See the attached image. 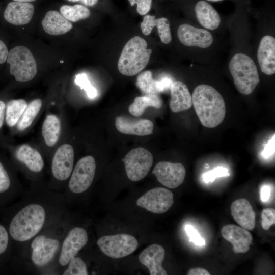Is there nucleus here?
Wrapping results in <instances>:
<instances>
[{
	"label": "nucleus",
	"instance_id": "obj_1",
	"mask_svg": "<svg viewBox=\"0 0 275 275\" xmlns=\"http://www.w3.org/2000/svg\"><path fill=\"white\" fill-rule=\"evenodd\" d=\"M192 103L201 123L207 128H214L224 120L226 106L220 93L205 84L198 86L191 96Z\"/></svg>",
	"mask_w": 275,
	"mask_h": 275
},
{
	"label": "nucleus",
	"instance_id": "obj_2",
	"mask_svg": "<svg viewBox=\"0 0 275 275\" xmlns=\"http://www.w3.org/2000/svg\"><path fill=\"white\" fill-rule=\"evenodd\" d=\"M45 219L44 208L37 204H30L13 217L9 227L12 237L17 241L29 240L41 229Z\"/></svg>",
	"mask_w": 275,
	"mask_h": 275
},
{
	"label": "nucleus",
	"instance_id": "obj_3",
	"mask_svg": "<svg viewBox=\"0 0 275 275\" xmlns=\"http://www.w3.org/2000/svg\"><path fill=\"white\" fill-rule=\"evenodd\" d=\"M143 38L134 36L124 46L118 62L119 72L131 76L140 72L149 63L152 50Z\"/></svg>",
	"mask_w": 275,
	"mask_h": 275
},
{
	"label": "nucleus",
	"instance_id": "obj_4",
	"mask_svg": "<svg viewBox=\"0 0 275 275\" xmlns=\"http://www.w3.org/2000/svg\"><path fill=\"white\" fill-rule=\"evenodd\" d=\"M229 68L236 89L242 94H251L260 82L255 62L245 54H235L229 63Z\"/></svg>",
	"mask_w": 275,
	"mask_h": 275
},
{
	"label": "nucleus",
	"instance_id": "obj_5",
	"mask_svg": "<svg viewBox=\"0 0 275 275\" xmlns=\"http://www.w3.org/2000/svg\"><path fill=\"white\" fill-rule=\"evenodd\" d=\"M7 62L10 73L17 81L24 82L33 79L37 73V64L31 51L24 46H17L8 52Z\"/></svg>",
	"mask_w": 275,
	"mask_h": 275
},
{
	"label": "nucleus",
	"instance_id": "obj_6",
	"mask_svg": "<svg viewBox=\"0 0 275 275\" xmlns=\"http://www.w3.org/2000/svg\"><path fill=\"white\" fill-rule=\"evenodd\" d=\"M97 243L102 253L115 259L129 255L138 246L137 239L127 234L104 236L98 240Z\"/></svg>",
	"mask_w": 275,
	"mask_h": 275
},
{
	"label": "nucleus",
	"instance_id": "obj_7",
	"mask_svg": "<svg viewBox=\"0 0 275 275\" xmlns=\"http://www.w3.org/2000/svg\"><path fill=\"white\" fill-rule=\"evenodd\" d=\"M122 161L128 178L131 181L142 180L149 173L153 162L152 154L142 147L130 151Z\"/></svg>",
	"mask_w": 275,
	"mask_h": 275
},
{
	"label": "nucleus",
	"instance_id": "obj_8",
	"mask_svg": "<svg viewBox=\"0 0 275 275\" xmlns=\"http://www.w3.org/2000/svg\"><path fill=\"white\" fill-rule=\"evenodd\" d=\"M95 171L96 162L93 156H87L79 159L69 181L70 190L76 194L86 191L93 181Z\"/></svg>",
	"mask_w": 275,
	"mask_h": 275
},
{
	"label": "nucleus",
	"instance_id": "obj_9",
	"mask_svg": "<svg viewBox=\"0 0 275 275\" xmlns=\"http://www.w3.org/2000/svg\"><path fill=\"white\" fill-rule=\"evenodd\" d=\"M174 203L173 193L163 187L151 189L136 201L138 206L156 214L167 212Z\"/></svg>",
	"mask_w": 275,
	"mask_h": 275
},
{
	"label": "nucleus",
	"instance_id": "obj_10",
	"mask_svg": "<svg viewBox=\"0 0 275 275\" xmlns=\"http://www.w3.org/2000/svg\"><path fill=\"white\" fill-rule=\"evenodd\" d=\"M152 173L163 185L175 188L183 182L186 170L180 163L160 161L156 164Z\"/></svg>",
	"mask_w": 275,
	"mask_h": 275
},
{
	"label": "nucleus",
	"instance_id": "obj_11",
	"mask_svg": "<svg viewBox=\"0 0 275 275\" xmlns=\"http://www.w3.org/2000/svg\"><path fill=\"white\" fill-rule=\"evenodd\" d=\"M88 234L81 227L72 229L65 238L61 249L59 262L61 266H65L87 244Z\"/></svg>",
	"mask_w": 275,
	"mask_h": 275
},
{
	"label": "nucleus",
	"instance_id": "obj_12",
	"mask_svg": "<svg viewBox=\"0 0 275 275\" xmlns=\"http://www.w3.org/2000/svg\"><path fill=\"white\" fill-rule=\"evenodd\" d=\"M59 246V242L57 239L45 236L36 237L31 244L33 263L39 267L47 264L53 258Z\"/></svg>",
	"mask_w": 275,
	"mask_h": 275
},
{
	"label": "nucleus",
	"instance_id": "obj_13",
	"mask_svg": "<svg viewBox=\"0 0 275 275\" xmlns=\"http://www.w3.org/2000/svg\"><path fill=\"white\" fill-rule=\"evenodd\" d=\"M74 162V150L72 146L65 144L56 151L52 162L54 177L60 181L65 180L71 175Z\"/></svg>",
	"mask_w": 275,
	"mask_h": 275
},
{
	"label": "nucleus",
	"instance_id": "obj_14",
	"mask_svg": "<svg viewBox=\"0 0 275 275\" xmlns=\"http://www.w3.org/2000/svg\"><path fill=\"white\" fill-rule=\"evenodd\" d=\"M180 41L187 46L207 48L213 42L211 34L206 30L195 28L188 24H182L177 30Z\"/></svg>",
	"mask_w": 275,
	"mask_h": 275
},
{
	"label": "nucleus",
	"instance_id": "obj_15",
	"mask_svg": "<svg viewBox=\"0 0 275 275\" xmlns=\"http://www.w3.org/2000/svg\"><path fill=\"white\" fill-rule=\"evenodd\" d=\"M221 234L227 241L231 243L235 253H244L250 249L253 237L246 229L233 224L224 226Z\"/></svg>",
	"mask_w": 275,
	"mask_h": 275
},
{
	"label": "nucleus",
	"instance_id": "obj_16",
	"mask_svg": "<svg viewBox=\"0 0 275 275\" xmlns=\"http://www.w3.org/2000/svg\"><path fill=\"white\" fill-rule=\"evenodd\" d=\"M115 126L121 133L138 136L152 134L153 123L145 119H133L124 116H118L115 119Z\"/></svg>",
	"mask_w": 275,
	"mask_h": 275
},
{
	"label": "nucleus",
	"instance_id": "obj_17",
	"mask_svg": "<svg viewBox=\"0 0 275 275\" xmlns=\"http://www.w3.org/2000/svg\"><path fill=\"white\" fill-rule=\"evenodd\" d=\"M165 250L160 245L153 244L144 249L139 255L140 262L146 266L150 275H167L162 267Z\"/></svg>",
	"mask_w": 275,
	"mask_h": 275
},
{
	"label": "nucleus",
	"instance_id": "obj_18",
	"mask_svg": "<svg viewBox=\"0 0 275 275\" xmlns=\"http://www.w3.org/2000/svg\"><path fill=\"white\" fill-rule=\"evenodd\" d=\"M34 7L29 2H11L4 11L5 20L11 24L20 25L29 23L34 15Z\"/></svg>",
	"mask_w": 275,
	"mask_h": 275
},
{
	"label": "nucleus",
	"instance_id": "obj_19",
	"mask_svg": "<svg viewBox=\"0 0 275 275\" xmlns=\"http://www.w3.org/2000/svg\"><path fill=\"white\" fill-rule=\"evenodd\" d=\"M257 59L261 71L270 75L275 73V39L266 35L261 40L257 52Z\"/></svg>",
	"mask_w": 275,
	"mask_h": 275
},
{
	"label": "nucleus",
	"instance_id": "obj_20",
	"mask_svg": "<svg viewBox=\"0 0 275 275\" xmlns=\"http://www.w3.org/2000/svg\"><path fill=\"white\" fill-rule=\"evenodd\" d=\"M231 212L234 219L242 228L248 230L254 229L256 214L248 200L241 198L234 201L231 206Z\"/></svg>",
	"mask_w": 275,
	"mask_h": 275
},
{
	"label": "nucleus",
	"instance_id": "obj_21",
	"mask_svg": "<svg viewBox=\"0 0 275 275\" xmlns=\"http://www.w3.org/2000/svg\"><path fill=\"white\" fill-rule=\"evenodd\" d=\"M170 108L174 113L190 109L193 105L191 96L187 86L181 81L173 82L170 86Z\"/></svg>",
	"mask_w": 275,
	"mask_h": 275
},
{
	"label": "nucleus",
	"instance_id": "obj_22",
	"mask_svg": "<svg viewBox=\"0 0 275 275\" xmlns=\"http://www.w3.org/2000/svg\"><path fill=\"white\" fill-rule=\"evenodd\" d=\"M45 32L51 35L66 33L72 28L71 22L55 10L48 11L42 21Z\"/></svg>",
	"mask_w": 275,
	"mask_h": 275
},
{
	"label": "nucleus",
	"instance_id": "obj_23",
	"mask_svg": "<svg viewBox=\"0 0 275 275\" xmlns=\"http://www.w3.org/2000/svg\"><path fill=\"white\" fill-rule=\"evenodd\" d=\"M155 26L157 28L162 42L164 44L170 43L172 37L169 20L164 17L156 19L154 16L146 15L141 23L142 33L147 36L151 33Z\"/></svg>",
	"mask_w": 275,
	"mask_h": 275
},
{
	"label": "nucleus",
	"instance_id": "obj_24",
	"mask_svg": "<svg viewBox=\"0 0 275 275\" xmlns=\"http://www.w3.org/2000/svg\"><path fill=\"white\" fill-rule=\"evenodd\" d=\"M195 10L197 18L202 26L211 30L219 26V15L210 4L204 1H199L196 4Z\"/></svg>",
	"mask_w": 275,
	"mask_h": 275
},
{
	"label": "nucleus",
	"instance_id": "obj_25",
	"mask_svg": "<svg viewBox=\"0 0 275 275\" xmlns=\"http://www.w3.org/2000/svg\"><path fill=\"white\" fill-rule=\"evenodd\" d=\"M16 158L23 163L32 172L38 173L44 167V162L40 153L28 144L21 145L15 154Z\"/></svg>",
	"mask_w": 275,
	"mask_h": 275
},
{
	"label": "nucleus",
	"instance_id": "obj_26",
	"mask_svg": "<svg viewBox=\"0 0 275 275\" xmlns=\"http://www.w3.org/2000/svg\"><path fill=\"white\" fill-rule=\"evenodd\" d=\"M162 106V101L157 94H146L135 97L134 102L129 105L128 111L133 116L139 117L143 114L148 107L159 109Z\"/></svg>",
	"mask_w": 275,
	"mask_h": 275
},
{
	"label": "nucleus",
	"instance_id": "obj_27",
	"mask_svg": "<svg viewBox=\"0 0 275 275\" xmlns=\"http://www.w3.org/2000/svg\"><path fill=\"white\" fill-rule=\"evenodd\" d=\"M61 130L60 121L53 114L48 115L45 119L42 128V134L46 144L53 146L58 141Z\"/></svg>",
	"mask_w": 275,
	"mask_h": 275
},
{
	"label": "nucleus",
	"instance_id": "obj_28",
	"mask_svg": "<svg viewBox=\"0 0 275 275\" xmlns=\"http://www.w3.org/2000/svg\"><path fill=\"white\" fill-rule=\"evenodd\" d=\"M27 106L25 100L21 99L12 100L7 103L6 121L9 126L12 127L17 123Z\"/></svg>",
	"mask_w": 275,
	"mask_h": 275
},
{
	"label": "nucleus",
	"instance_id": "obj_29",
	"mask_svg": "<svg viewBox=\"0 0 275 275\" xmlns=\"http://www.w3.org/2000/svg\"><path fill=\"white\" fill-rule=\"evenodd\" d=\"M60 11L65 18L73 22L88 18L91 14L88 8L79 4L73 6L63 5L61 7Z\"/></svg>",
	"mask_w": 275,
	"mask_h": 275
},
{
	"label": "nucleus",
	"instance_id": "obj_30",
	"mask_svg": "<svg viewBox=\"0 0 275 275\" xmlns=\"http://www.w3.org/2000/svg\"><path fill=\"white\" fill-rule=\"evenodd\" d=\"M42 105V100L36 99L27 106L18 124L17 128L22 131L30 126L38 114Z\"/></svg>",
	"mask_w": 275,
	"mask_h": 275
},
{
	"label": "nucleus",
	"instance_id": "obj_31",
	"mask_svg": "<svg viewBox=\"0 0 275 275\" xmlns=\"http://www.w3.org/2000/svg\"><path fill=\"white\" fill-rule=\"evenodd\" d=\"M136 86L146 94H157L155 88V80L152 77L150 71L141 73L138 76Z\"/></svg>",
	"mask_w": 275,
	"mask_h": 275
},
{
	"label": "nucleus",
	"instance_id": "obj_32",
	"mask_svg": "<svg viewBox=\"0 0 275 275\" xmlns=\"http://www.w3.org/2000/svg\"><path fill=\"white\" fill-rule=\"evenodd\" d=\"M86 264L79 257H74L69 262L67 269L64 271V275H87Z\"/></svg>",
	"mask_w": 275,
	"mask_h": 275
},
{
	"label": "nucleus",
	"instance_id": "obj_33",
	"mask_svg": "<svg viewBox=\"0 0 275 275\" xmlns=\"http://www.w3.org/2000/svg\"><path fill=\"white\" fill-rule=\"evenodd\" d=\"M75 84L79 86L81 89H84L87 96L91 99H94L97 95V91L89 81L88 76L85 73H80L76 75Z\"/></svg>",
	"mask_w": 275,
	"mask_h": 275
},
{
	"label": "nucleus",
	"instance_id": "obj_34",
	"mask_svg": "<svg viewBox=\"0 0 275 275\" xmlns=\"http://www.w3.org/2000/svg\"><path fill=\"white\" fill-rule=\"evenodd\" d=\"M229 175L228 170L223 167H217L213 170L205 173L203 175V180L207 183L213 182L216 178L225 177Z\"/></svg>",
	"mask_w": 275,
	"mask_h": 275
},
{
	"label": "nucleus",
	"instance_id": "obj_35",
	"mask_svg": "<svg viewBox=\"0 0 275 275\" xmlns=\"http://www.w3.org/2000/svg\"><path fill=\"white\" fill-rule=\"evenodd\" d=\"M262 226L264 230H267L275 223V210L272 208L264 209L261 213Z\"/></svg>",
	"mask_w": 275,
	"mask_h": 275
},
{
	"label": "nucleus",
	"instance_id": "obj_36",
	"mask_svg": "<svg viewBox=\"0 0 275 275\" xmlns=\"http://www.w3.org/2000/svg\"><path fill=\"white\" fill-rule=\"evenodd\" d=\"M186 234L190 238V241H192L197 245L205 244L204 239L201 236L198 232L190 225H186L185 227Z\"/></svg>",
	"mask_w": 275,
	"mask_h": 275
},
{
	"label": "nucleus",
	"instance_id": "obj_37",
	"mask_svg": "<svg viewBox=\"0 0 275 275\" xmlns=\"http://www.w3.org/2000/svg\"><path fill=\"white\" fill-rule=\"evenodd\" d=\"M131 6L136 4V10L141 15L146 14L150 10L152 0H128Z\"/></svg>",
	"mask_w": 275,
	"mask_h": 275
},
{
	"label": "nucleus",
	"instance_id": "obj_38",
	"mask_svg": "<svg viewBox=\"0 0 275 275\" xmlns=\"http://www.w3.org/2000/svg\"><path fill=\"white\" fill-rule=\"evenodd\" d=\"M10 185L9 175L2 164L0 162V193L7 190Z\"/></svg>",
	"mask_w": 275,
	"mask_h": 275
},
{
	"label": "nucleus",
	"instance_id": "obj_39",
	"mask_svg": "<svg viewBox=\"0 0 275 275\" xmlns=\"http://www.w3.org/2000/svg\"><path fill=\"white\" fill-rule=\"evenodd\" d=\"M172 83V79L169 76H163L160 79L155 80L157 93L158 94L170 89Z\"/></svg>",
	"mask_w": 275,
	"mask_h": 275
},
{
	"label": "nucleus",
	"instance_id": "obj_40",
	"mask_svg": "<svg viewBox=\"0 0 275 275\" xmlns=\"http://www.w3.org/2000/svg\"><path fill=\"white\" fill-rule=\"evenodd\" d=\"M8 242V234L5 228L0 225V254L6 250Z\"/></svg>",
	"mask_w": 275,
	"mask_h": 275
},
{
	"label": "nucleus",
	"instance_id": "obj_41",
	"mask_svg": "<svg viewBox=\"0 0 275 275\" xmlns=\"http://www.w3.org/2000/svg\"><path fill=\"white\" fill-rule=\"evenodd\" d=\"M274 153V135L266 145L262 153V156L265 158H268Z\"/></svg>",
	"mask_w": 275,
	"mask_h": 275
},
{
	"label": "nucleus",
	"instance_id": "obj_42",
	"mask_svg": "<svg viewBox=\"0 0 275 275\" xmlns=\"http://www.w3.org/2000/svg\"><path fill=\"white\" fill-rule=\"evenodd\" d=\"M271 189L268 185H263L260 187V196L262 202H267L271 196Z\"/></svg>",
	"mask_w": 275,
	"mask_h": 275
},
{
	"label": "nucleus",
	"instance_id": "obj_43",
	"mask_svg": "<svg viewBox=\"0 0 275 275\" xmlns=\"http://www.w3.org/2000/svg\"><path fill=\"white\" fill-rule=\"evenodd\" d=\"M8 52L6 45L0 40V64L4 63L7 60Z\"/></svg>",
	"mask_w": 275,
	"mask_h": 275
},
{
	"label": "nucleus",
	"instance_id": "obj_44",
	"mask_svg": "<svg viewBox=\"0 0 275 275\" xmlns=\"http://www.w3.org/2000/svg\"><path fill=\"white\" fill-rule=\"evenodd\" d=\"M188 275H210V273L206 269L201 267L191 268L187 272Z\"/></svg>",
	"mask_w": 275,
	"mask_h": 275
},
{
	"label": "nucleus",
	"instance_id": "obj_45",
	"mask_svg": "<svg viewBox=\"0 0 275 275\" xmlns=\"http://www.w3.org/2000/svg\"><path fill=\"white\" fill-rule=\"evenodd\" d=\"M6 111V104L5 103L0 100V128L2 127Z\"/></svg>",
	"mask_w": 275,
	"mask_h": 275
},
{
	"label": "nucleus",
	"instance_id": "obj_46",
	"mask_svg": "<svg viewBox=\"0 0 275 275\" xmlns=\"http://www.w3.org/2000/svg\"><path fill=\"white\" fill-rule=\"evenodd\" d=\"M71 2H80L87 6L92 7L95 5L98 0H67Z\"/></svg>",
	"mask_w": 275,
	"mask_h": 275
},
{
	"label": "nucleus",
	"instance_id": "obj_47",
	"mask_svg": "<svg viewBox=\"0 0 275 275\" xmlns=\"http://www.w3.org/2000/svg\"><path fill=\"white\" fill-rule=\"evenodd\" d=\"M13 1L15 2H31L35 1L36 0H13Z\"/></svg>",
	"mask_w": 275,
	"mask_h": 275
},
{
	"label": "nucleus",
	"instance_id": "obj_48",
	"mask_svg": "<svg viewBox=\"0 0 275 275\" xmlns=\"http://www.w3.org/2000/svg\"><path fill=\"white\" fill-rule=\"evenodd\" d=\"M208 1H211V2H218L222 0H207Z\"/></svg>",
	"mask_w": 275,
	"mask_h": 275
},
{
	"label": "nucleus",
	"instance_id": "obj_49",
	"mask_svg": "<svg viewBox=\"0 0 275 275\" xmlns=\"http://www.w3.org/2000/svg\"><path fill=\"white\" fill-rule=\"evenodd\" d=\"M205 167L206 168H209V165H208V164L206 163V164H205Z\"/></svg>",
	"mask_w": 275,
	"mask_h": 275
}]
</instances>
